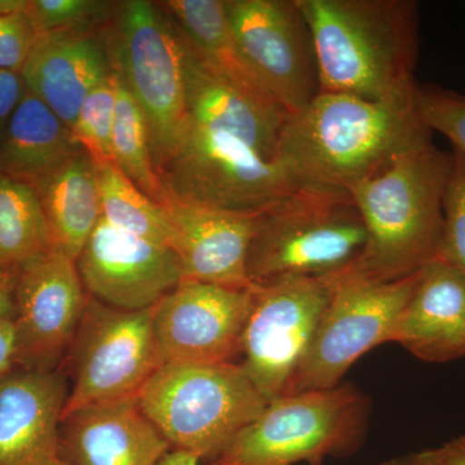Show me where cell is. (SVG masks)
Here are the masks:
<instances>
[{
  "instance_id": "e575fe53",
  "label": "cell",
  "mask_w": 465,
  "mask_h": 465,
  "mask_svg": "<svg viewBox=\"0 0 465 465\" xmlns=\"http://www.w3.org/2000/svg\"><path fill=\"white\" fill-rule=\"evenodd\" d=\"M16 272H0V321L14 317Z\"/></svg>"
},
{
  "instance_id": "4fadbf2b",
  "label": "cell",
  "mask_w": 465,
  "mask_h": 465,
  "mask_svg": "<svg viewBox=\"0 0 465 465\" xmlns=\"http://www.w3.org/2000/svg\"><path fill=\"white\" fill-rule=\"evenodd\" d=\"M253 300V284L237 289L183 278L153 309L164 363L237 362Z\"/></svg>"
},
{
  "instance_id": "ba28073f",
  "label": "cell",
  "mask_w": 465,
  "mask_h": 465,
  "mask_svg": "<svg viewBox=\"0 0 465 465\" xmlns=\"http://www.w3.org/2000/svg\"><path fill=\"white\" fill-rule=\"evenodd\" d=\"M113 69L148 124L155 171L173 148L185 104V39L158 2L116 3L100 27ZM158 174V173H157Z\"/></svg>"
},
{
  "instance_id": "4dcf8cb0",
  "label": "cell",
  "mask_w": 465,
  "mask_h": 465,
  "mask_svg": "<svg viewBox=\"0 0 465 465\" xmlns=\"http://www.w3.org/2000/svg\"><path fill=\"white\" fill-rule=\"evenodd\" d=\"M26 8V7H25ZM38 34L25 11L0 16V70L20 73Z\"/></svg>"
},
{
  "instance_id": "8d00e7d4",
  "label": "cell",
  "mask_w": 465,
  "mask_h": 465,
  "mask_svg": "<svg viewBox=\"0 0 465 465\" xmlns=\"http://www.w3.org/2000/svg\"><path fill=\"white\" fill-rule=\"evenodd\" d=\"M381 465H430L421 457L420 452H414V454L405 455V457L391 459V460L384 461Z\"/></svg>"
},
{
  "instance_id": "9c48e42d",
  "label": "cell",
  "mask_w": 465,
  "mask_h": 465,
  "mask_svg": "<svg viewBox=\"0 0 465 465\" xmlns=\"http://www.w3.org/2000/svg\"><path fill=\"white\" fill-rule=\"evenodd\" d=\"M419 272L393 282L369 280L351 269L333 274L331 299L286 396L341 384L342 376L358 358L391 342Z\"/></svg>"
},
{
  "instance_id": "83f0119b",
  "label": "cell",
  "mask_w": 465,
  "mask_h": 465,
  "mask_svg": "<svg viewBox=\"0 0 465 465\" xmlns=\"http://www.w3.org/2000/svg\"><path fill=\"white\" fill-rule=\"evenodd\" d=\"M115 5L97 0H27L25 14L36 34L100 29L112 18Z\"/></svg>"
},
{
  "instance_id": "5bb4252c",
  "label": "cell",
  "mask_w": 465,
  "mask_h": 465,
  "mask_svg": "<svg viewBox=\"0 0 465 465\" xmlns=\"http://www.w3.org/2000/svg\"><path fill=\"white\" fill-rule=\"evenodd\" d=\"M87 302L75 260L57 246L21 266L15 283L17 367L56 370L72 347Z\"/></svg>"
},
{
  "instance_id": "ac0fdd59",
  "label": "cell",
  "mask_w": 465,
  "mask_h": 465,
  "mask_svg": "<svg viewBox=\"0 0 465 465\" xmlns=\"http://www.w3.org/2000/svg\"><path fill=\"white\" fill-rule=\"evenodd\" d=\"M100 29L38 34L20 74L26 90L72 128L88 94L113 74Z\"/></svg>"
},
{
  "instance_id": "cb8c5ba5",
  "label": "cell",
  "mask_w": 465,
  "mask_h": 465,
  "mask_svg": "<svg viewBox=\"0 0 465 465\" xmlns=\"http://www.w3.org/2000/svg\"><path fill=\"white\" fill-rule=\"evenodd\" d=\"M158 3L193 47L211 64L240 81L264 85L238 50L226 14L225 0H166Z\"/></svg>"
},
{
  "instance_id": "5b68a950",
  "label": "cell",
  "mask_w": 465,
  "mask_h": 465,
  "mask_svg": "<svg viewBox=\"0 0 465 465\" xmlns=\"http://www.w3.org/2000/svg\"><path fill=\"white\" fill-rule=\"evenodd\" d=\"M365 244V224L351 193L300 185L259 213L247 277L266 284L341 273L356 264Z\"/></svg>"
},
{
  "instance_id": "8fae6325",
  "label": "cell",
  "mask_w": 465,
  "mask_h": 465,
  "mask_svg": "<svg viewBox=\"0 0 465 465\" xmlns=\"http://www.w3.org/2000/svg\"><path fill=\"white\" fill-rule=\"evenodd\" d=\"M333 290L327 277L253 284L240 365L268 402L286 396L307 356Z\"/></svg>"
},
{
  "instance_id": "4316f807",
  "label": "cell",
  "mask_w": 465,
  "mask_h": 465,
  "mask_svg": "<svg viewBox=\"0 0 465 465\" xmlns=\"http://www.w3.org/2000/svg\"><path fill=\"white\" fill-rule=\"evenodd\" d=\"M116 105L115 72L88 94L70 128L79 146L94 159V164L113 162L112 139Z\"/></svg>"
},
{
  "instance_id": "44dd1931",
  "label": "cell",
  "mask_w": 465,
  "mask_h": 465,
  "mask_svg": "<svg viewBox=\"0 0 465 465\" xmlns=\"http://www.w3.org/2000/svg\"><path fill=\"white\" fill-rule=\"evenodd\" d=\"M81 148L72 130L26 90L0 139V173L33 186Z\"/></svg>"
},
{
  "instance_id": "7c38bea8",
  "label": "cell",
  "mask_w": 465,
  "mask_h": 465,
  "mask_svg": "<svg viewBox=\"0 0 465 465\" xmlns=\"http://www.w3.org/2000/svg\"><path fill=\"white\" fill-rule=\"evenodd\" d=\"M225 7L242 57L289 114L316 99V47L298 0H225Z\"/></svg>"
},
{
  "instance_id": "9a60e30c",
  "label": "cell",
  "mask_w": 465,
  "mask_h": 465,
  "mask_svg": "<svg viewBox=\"0 0 465 465\" xmlns=\"http://www.w3.org/2000/svg\"><path fill=\"white\" fill-rule=\"evenodd\" d=\"M76 268L90 298L121 311L153 308L183 280L171 247L121 231L103 217Z\"/></svg>"
},
{
  "instance_id": "74e56055",
  "label": "cell",
  "mask_w": 465,
  "mask_h": 465,
  "mask_svg": "<svg viewBox=\"0 0 465 465\" xmlns=\"http://www.w3.org/2000/svg\"><path fill=\"white\" fill-rule=\"evenodd\" d=\"M27 0H0V16L25 11Z\"/></svg>"
},
{
  "instance_id": "1f68e13d",
  "label": "cell",
  "mask_w": 465,
  "mask_h": 465,
  "mask_svg": "<svg viewBox=\"0 0 465 465\" xmlns=\"http://www.w3.org/2000/svg\"><path fill=\"white\" fill-rule=\"evenodd\" d=\"M25 92L20 73L0 70V139Z\"/></svg>"
},
{
  "instance_id": "f1b7e54d",
  "label": "cell",
  "mask_w": 465,
  "mask_h": 465,
  "mask_svg": "<svg viewBox=\"0 0 465 465\" xmlns=\"http://www.w3.org/2000/svg\"><path fill=\"white\" fill-rule=\"evenodd\" d=\"M445 200H443V224L436 259L454 266L465 275V159L452 152Z\"/></svg>"
},
{
  "instance_id": "e0dca14e",
  "label": "cell",
  "mask_w": 465,
  "mask_h": 465,
  "mask_svg": "<svg viewBox=\"0 0 465 465\" xmlns=\"http://www.w3.org/2000/svg\"><path fill=\"white\" fill-rule=\"evenodd\" d=\"M69 396L61 370L15 369L0 378V465H52Z\"/></svg>"
},
{
  "instance_id": "d6986e66",
  "label": "cell",
  "mask_w": 465,
  "mask_h": 465,
  "mask_svg": "<svg viewBox=\"0 0 465 465\" xmlns=\"http://www.w3.org/2000/svg\"><path fill=\"white\" fill-rule=\"evenodd\" d=\"M171 450L137 396L91 403L61 420V457L72 465H157Z\"/></svg>"
},
{
  "instance_id": "d590c367",
  "label": "cell",
  "mask_w": 465,
  "mask_h": 465,
  "mask_svg": "<svg viewBox=\"0 0 465 465\" xmlns=\"http://www.w3.org/2000/svg\"><path fill=\"white\" fill-rule=\"evenodd\" d=\"M201 459L197 455L173 449L158 461L157 465H198Z\"/></svg>"
},
{
  "instance_id": "2e32d148",
  "label": "cell",
  "mask_w": 465,
  "mask_h": 465,
  "mask_svg": "<svg viewBox=\"0 0 465 465\" xmlns=\"http://www.w3.org/2000/svg\"><path fill=\"white\" fill-rule=\"evenodd\" d=\"M173 231V250L183 278L247 289L246 262L258 213L167 201L162 204Z\"/></svg>"
},
{
  "instance_id": "ffe728a7",
  "label": "cell",
  "mask_w": 465,
  "mask_h": 465,
  "mask_svg": "<svg viewBox=\"0 0 465 465\" xmlns=\"http://www.w3.org/2000/svg\"><path fill=\"white\" fill-rule=\"evenodd\" d=\"M391 341L425 362L464 357L465 275L439 259L421 268Z\"/></svg>"
},
{
  "instance_id": "d4e9b609",
  "label": "cell",
  "mask_w": 465,
  "mask_h": 465,
  "mask_svg": "<svg viewBox=\"0 0 465 465\" xmlns=\"http://www.w3.org/2000/svg\"><path fill=\"white\" fill-rule=\"evenodd\" d=\"M115 87L113 162L143 194L162 206L166 203L167 197L153 161L145 116L116 72Z\"/></svg>"
},
{
  "instance_id": "277c9868",
  "label": "cell",
  "mask_w": 465,
  "mask_h": 465,
  "mask_svg": "<svg viewBox=\"0 0 465 465\" xmlns=\"http://www.w3.org/2000/svg\"><path fill=\"white\" fill-rule=\"evenodd\" d=\"M452 161V153L430 143L348 189L366 229L365 249L351 271L393 282L436 259Z\"/></svg>"
},
{
  "instance_id": "3957f363",
  "label": "cell",
  "mask_w": 465,
  "mask_h": 465,
  "mask_svg": "<svg viewBox=\"0 0 465 465\" xmlns=\"http://www.w3.org/2000/svg\"><path fill=\"white\" fill-rule=\"evenodd\" d=\"M313 35L321 92L381 100L414 90V0H298Z\"/></svg>"
},
{
  "instance_id": "8992f818",
  "label": "cell",
  "mask_w": 465,
  "mask_h": 465,
  "mask_svg": "<svg viewBox=\"0 0 465 465\" xmlns=\"http://www.w3.org/2000/svg\"><path fill=\"white\" fill-rule=\"evenodd\" d=\"M137 399L173 449L208 461L269 403L240 362L163 363Z\"/></svg>"
},
{
  "instance_id": "f35d334b",
  "label": "cell",
  "mask_w": 465,
  "mask_h": 465,
  "mask_svg": "<svg viewBox=\"0 0 465 465\" xmlns=\"http://www.w3.org/2000/svg\"><path fill=\"white\" fill-rule=\"evenodd\" d=\"M52 465H72V464H70L69 461H66L65 459H64L63 457H60Z\"/></svg>"
},
{
  "instance_id": "52a82bcc",
  "label": "cell",
  "mask_w": 465,
  "mask_h": 465,
  "mask_svg": "<svg viewBox=\"0 0 465 465\" xmlns=\"http://www.w3.org/2000/svg\"><path fill=\"white\" fill-rule=\"evenodd\" d=\"M369 401L351 384L272 401L208 465H322L358 449Z\"/></svg>"
},
{
  "instance_id": "d6a6232c",
  "label": "cell",
  "mask_w": 465,
  "mask_h": 465,
  "mask_svg": "<svg viewBox=\"0 0 465 465\" xmlns=\"http://www.w3.org/2000/svg\"><path fill=\"white\" fill-rule=\"evenodd\" d=\"M17 367V335L14 317L0 321V378Z\"/></svg>"
},
{
  "instance_id": "30bf717a",
  "label": "cell",
  "mask_w": 465,
  "mask_h": 465,
  "mask_svg": "<svg viewBox=\"0 0 465 465\" xmlns=\"http://www.w3.org/2000/svg\"><path fill=\"white\" fill-rule=\"evenodd\" d=\"M153 309L121 311L88 296L70 347L74 382L63 419L91 403L139 396L164 363L153 327Z\"/></svg>"
},
{
  "instance_id": "603a6c76",
  "label": "cell",
  "mask_w": 465,
  "mask_h": 465,
  "mask_svg": "<svg viewBox=\"0 0 465 465\" xmlns=\"http://www.w3.org/2000/svg\"><path fill=\"white\" fill-rule=\"evenodd\" d=\"M54 246L35 189L0 173V272H17Z\"/></svg>"
},
{
  "instance_id": "836d02e7",
  "label": "cell",
  "mask_w": 465,
  "mask_h": 465,
  "mask_svg": "<svg viewBox=\"0 0 465 465\" xmlns=\"http://www.w3.org/2000/svg\"><path fill=\"white\" fill-rule=\"evenodd\" d=\"M430 465H465V436L442 443L436 449L420 451Z\"/></svg>"
},
{
  "instance_id": "484cf974",
  "label": "cell",
  "mask_w": 465,
  "mask_h": 465,
  "mask_svg": "<svg viewBox=\"0 0 465 465\" xmlns=\"http://www.w3.org/2000/svg\"><path fill=\"white\" fill-rule=\"evenodd\" d=\"M96 173L104 220L121 231L171 247L173 231L161 204L143 194L114 163L96 164Z\"/></svg>"
},
{
  "instance_id": "7a4b0ae2",
  "label": "cell",
  "mask_w": 465,
  "mask_h": 465,
  "mask_svg": "<svg viewBox=\"0 0 465 465\" xmlns=\"http://www.w3.org/2000/svg\"><path fill=\"white\" fill-rule=\"evenodd\" d=\"M416 88L381 100L321 92L284 124V166L302 185L348 191L428 145L432 133L416 108Z\"/></svg>"
},
{
  "instance_id": "7402d4cb",
  "label": "cell",
  "mask_w": 465,
  "mask_h": 465,
  "mask_svg": "<svg viewBox=\"0 0 465 465\" xmlns=\"http://www.w3.org/2000/svg\"><path fill=\"white\" fill-rule=\"evenodd\" d=\"M54 244L75 260L101 219L96 164L84 148L33 185Z\"/></svg>"
},
{
  "instance_id": "6da1fadb",
  "label": "cell",
  "mask_w": 465,
  "mask_h": 465,
  "mask_svg": "<svg viewBox=\"0 0 465 465\" xmlns=\"http://www.w3.org/2000/svg\"><path fill=\"white\" fill-rule=\"evenodd\" d=\"M183 39V114L157 171L167 201L262 213L302 185L281 159L289 112L264 85L226 74Z\"/></svg>"
},
{
  "instance_id": "f546056e",
  "label": "cell",
  "mask_w": 465,
  "mask_h": 465,
  "mask_svg": "<svg viewBox=\"0 0 465 465\" xmlns=\"http://www.w3.org/2000/svg\"><path fill=\"white\" fill-rule=\"evenodd\" d=\"M416 108L430 133L436 131L465 159V94L439 85L416 88Z\"/></svg>"
}]
</instances>
